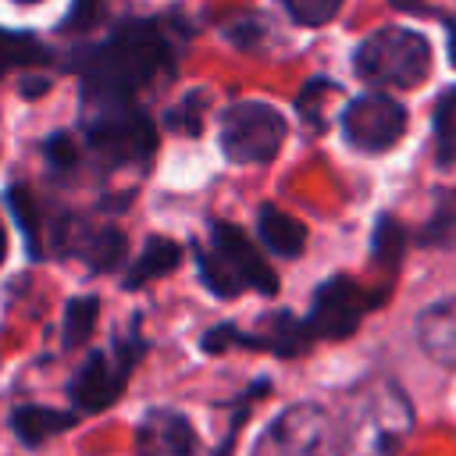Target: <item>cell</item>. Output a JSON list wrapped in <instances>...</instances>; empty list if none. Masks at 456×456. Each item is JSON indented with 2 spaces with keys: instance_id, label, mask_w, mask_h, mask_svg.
<instances>
[{
  "instance_id": "cell-1",
  "label": "cell",
  "mask_w": 456,
  "mask_h": 456,
  "mask_svg": "<svg viewBox=\"0 0 456 456\" xmlns=\"http://www.w3.org/2000/svg\"><path fill=\"white\" fill-rule=\"evenodd\" d=\"M75 68L82 71L89 96H96L103 107H110V103H125L135 89H142L150 78L167 71L171 46L153 21L125 25L100 46L82 50Z\"/></svg>"
},
{
  "instance_id": "cell-2",
  "label": "cell",
  "mask_w": 456,
  "mask_h": 456,
  "mask_svg": "<svg viewBox=\"0 0 456 456\" xmlns=\"http://www.w3.org/2000/svg\"><path fill=\"white\" fill-rule=\"evenodd\" d=\"M413 428V406L392 381H370L335 431V456H395Z\"/></svg>"
},
{
  "instance_id": "cell-3",
  "label": "cell",
  "mask_w": 456,
  "mask_h": 456,
  "mask_svg": "<svg viewBox=\"0 0 456 456\" xmlns=\"http://www.w3.org/2000/svg\"><path fill=\"white\" fill-rule=\"evenodd\" d=\"M356 71L374 86L413 89L431 75V43L403 25H385L356 46Z\"/></svg>"
},
{
  "instance_id": "cell-4",
  "label": "cell",
  "mask_w": 456,
  "mask_h": 456,
  "mask_svg": "<svg viewBox=\"0 0 456 456\" xmlns=\"http://www.w3.org/2000/svg\"><path fill=\"white\" fill-rule=\"evenodd\" d=\"M196 256H200L207 289L217 296H235L242 289H256L271 296L278 289L274 271L260 260L253 242L228 221L210 224V249H196Z\"/></svg>"
},
{
  "instance_id": "cell-5",
  "label": "cell",
  "mask_w": 456,
  "mask_h": 456,
  "mask_svg": "<svg viewBox=\"0 0 456 456\" xmlns=\"http://www.w3.org/2000/svg\"><path fill=\"white\" fill-rule=\"evenodd\" d=\"M285 118L271 103H235L221 118V150L235 164H271L285 142Z\"/></svg>"
},
{
  "instance_id": "cell-6",
  "label": "cell",
  "mask_w": 456,
  "mask_h": 456,
  "mask_svg": "<svg viewBox=\"0 0 456 456\" xmlns=\"http://www.w3.org/2000/svg\"><path fill=\"white\" fill-rule=\"evenodd\" d=\"M157 132L146 114L110 103L96 118H89V150L103 164H139L153 153Z\"/></svg>"
},
{
  "instance_id": "cell-7",
  "label": "cell",
  "mask_w": 456,
  "mask_h": 456,
  "mask_svg": "<svg viewBox=\"0 0 456 456\" xmlns=\"http://www.w3.org/2000/svg\"><path fill=\"white\" fill-rule=\"evenodd\" d=\"M342 132L353 150L385 153L406 132V110L388 96H360L342 114Z\"/></svg>"
},
{
  "instance_id": "cell-8",
  "label": "cell",
  "mask_w": 456,
  "mask_h": 456,
  "mask_svg": "<svg viewBox=\"0 0 456 456\" xmlns=\"http://www.w3.org/2000/svg\"><path fill=\"white\" fill-rule=\"evenodd\" d=\"M335 445V424L321 406H292L285 410L271 431H267V449L274 456H324Z\"/></svg>"
},
{
  "instance_id": "cell-9",
  "label": "cell",
  "mask_w": 456,
  "mask_h": 456,
  "mask_svg": "<svg viewBox=\"0 0 456 456\" xmlns=\"http://www.w3.org/2000/svg\"><path fill=\"white\" fill-rule=\"evenodd\" d=\"M370 303H374V299H370L360 285H353L349 278H331V281H324V285L317 289V296H314V310H310L306 331H310V335L342 338V335H349V331L360 324V317L367 314Z\"/></svg>"
},
{
  "instance_id": "cell-10",
  "label": "cell",
  "mask_w": 456,
  "mask_h": 456,
  "mask_svg": "<svg viewBox=\"0 0 456 456\" xmlns=\"http://www.w3.org/2000/svg\"><path fill=\"white\" fill-rule=\"evenodd\" d=\"M132 353L128 349H118L114 356L110 353H96L93 360L82 363V370L71 378L68 392H71V403L78 410H103L118 399L128 370H132Z\"/></svg>"
},
{
  "instance_id": "cell-11",
  "label": "cell",
  "mask_w": 456,
  "mask_h": 456,
  "mask_svg": "<svg viewBox=\"0 0 456 456\" xmlns=\"http://www.w3.org/2000/svg\"><path fill=\"white\" fill-rule=\"evenodd\" d=\"M135 445L139 456H192L196 431L175 410H150L135 431Z\"/></svg>"
},
{
  "instance_id": "cell-12",
  "label": "cell",
  "mask_w": 456,
  "mask_h": 456,
  "mask_svg": "<svg viewBox=\"0 0 456 456\" xmlns=\"http://www.w3.org/2000/svg\"><path fill=\"white\" fill-rule=\"evenodd\" d=\"M53 242L68 253H75L78 260H86L93 271H110L118 267V260L125 256V235L118 228H89V224H68L57 228Z\"/></svg>"
},
{
  "instance_id": "cell-13",
  "label": "cell",
  "mask_w": 456,
  "mask_h": 456,
  "mask_svg": "<svg viewBox=\"0 0 456 456\" xmlns=\"http://www.w3.org/2000/svg\"><path fill=\"white\" fill-rule=\"evenodd\" d=\"M417 342L431 360H438L445 367H456V296L442 299V303H435L420 314Z\"/></svg>"
},
{
  "instance_id": "cell-14",
  "label": "cell",
  "mask_w": 456,
  "mask_h": 456,
  "mask_svg": "<svg viewBox=\"0 0 456 456\" xmlns=\"http://www.w3.org/2000/svg\"><path fill=\"white\" fill-rule=\"evenodd\" d=\"M256 228H260V239L271 253L278 256H299L303 246H306V224L296 221L292 214L278 210V207H260V217H256Z\"/></svg>"
},
{
  "instance_id": "cell-15",
  "label": "cell",
  "mask_w": 456,
  "mask_h": 456,
  "mask_svg": "<svg viewBox=\"0 0 456 456\" xmlns=\"http://www.w3.org/2000/svg\"><path fill=\"white\" fill-rule=\"evenodd\" d=\"M178 260H182V249H178L171 239H160V235H157V239H150V242L142 246V253L135 256V264H132L125 285H128V289H139V285H146L150 278H160V274L175 271Z\"/></svg>"
},
{
  "instance_id": "cell-16",
  "label": "cell",
  "mask_w": 456,
  "mask_h": 456,
  "mask_svg": "<svg viewBox=\"0 0 456 456\" xmlns=\"http://www.w3.org/2000/svg\"><path fill=\"white\" fill-rule=\"evenodd\" d=\"M71 420H75V413L43 410V406H21V410H14L11 428L21 435V442H25V445H39V442L53 438L57 431L71 428Z\"/></svg>"
},
{
  "instance_id": "cell-17",
  "label": "cell",
  "mask_w": 456,
  "mask_h": 456,
  "mask_svg": "<svg viewBox=\"0 0 456 456\" xmlns=\"http://www.w3.org/2000/svg\"><path fill=\"white\" fill-rule=\"evenodd\" d=\"M46 61V50L32 39V36H21V32H4L0 28V78L18 68V64H39Z\"/></svg>"
},
{
  "instance_id": "cell-18",
  "label": "cell",
  "mask_w": 456,
  "mask_h": 456,
  "mask_svg": "<svg viewBox=\"0 0 456 456\" xmlns=\"http://www.w3.org/2000/svg\"><path fill=\"white\" fill-rule=\"evenodd\" d=\"M96 310L100 303L93 296H82V299H71L68 303V314H64V346H78L89 338L93 324H96Z\"/></svg>"
},
{
  "instance_id": "cell-19",
  "label": "cell",
  "mask_w": 456,
  "mask_h": 456,
  "mask_svg": "<svg viewBox=\"0 0 456 456\" xmlns=\"http://www.w3.org/2000/svg\"><path fill=\"white\" fill-rule=\"evenodd\" d=\"M403 246H406V232H403V224H399L395 217H381L378 228H374V260L395 267L399 256H403Z\"/></svg>"
},
{
  "instance_id": "cell-20",
  "label": "cell",
  "mask_w": 456,
  "mask_h": 456,
  "mask_svg": "<svg viewBox=\"0 0 456 456\" xmlns=\"http://www.w3.org/2000/svg\"><path fill=\"white\" fill-rule=\"evenodd\" d=\"M435 135H438L442 157L449 160L452 150H456V86L445 89V93L435 100Z\"/></svg>"
},
{
  "instance_id": "cell-21",
  "label": "cell",
  "mask_w": 456,
  "mask_h": 456,
  "mask_svg": "<svg viewBox=\"0 0 456 456\" xmlns=\"http://www.w3.org/2000/svg\"><path fill=\"white\" fill-rule=\"evenodd\" d=\"M281 7L306 28H317L324 21H331L342 7V0H281Z\"/></svg>"
},
{
  "instance_id": "cell-22",
  "label": "cell",
  "mask_w": 456,
  "mask_h": 456,
  "mask_svg": "<svg viewBox=\"0 0 456 456\" xmlns=\"http://www.w3.org/2000/svg\"><path fill=\"white\" fill-rule=\"evenodd\" d=\"M424 246H456V207H445L431 217V224L420 232Z\"/></svg>"
},
{
  "instance_id": "cell-23",
  "label": "cell",
  "mask_w": 456,
  "mask_h": 456,
  "mask_svg": "<svg viewBox=\"0 0 456 456\" xmlns=\"http://www.w3.org/2000/svg\"><path fill=\"white\" fill-rule=\"evenodd\" d=\"M46 160L53 164V167H71L75 164V157H78V150H75V142L64 135V132H57V135H50L46 139Z\"/></svg>"
},
{
  "instance_id": "cell-24",
  "label": "cell",
  "mask_w": 456,
  "mask_h": 456,
  "mask_svg": "<svg viewBox=\"0 0 456 456\" xmlns=\"http://www.w3.org/2000/svg\"><path fill=\"white\" fill-rule=\"evenodd\" d=\"M96 11H100V0H75L68 25H86V21H93V18H96Z\"/></svg>"
},
{
  "instance_id": "cell-25",
  "label": "cell",
  "mask_w": 456,
  "mask_h": 456,
  "mask_svg": "<svg viewBox=\"0 0 456 456\" xmlns=\"http://www.w3.org/2000/svg\"><path fill=\"white\" fill-rule=\"evenodd\" d=\"M392 7H399V11H413V7H420L424 0H388Z\"/></svg>"
},
{
  "instance_id": "cell-26",
  "label": "cell",
  "mask_w": 456,
  "mask_h": 456,
  "mask_svg": "<svg viewBox=\"0 0 456 456\" xmlns=\"http://www.w3.org/2000/svg\"><path fill=\"white\" fill-rule=\"evenodd\" d=\"M449 57H452V64H456V25L449 28Z\"/></svg>"
},
{
  "instance_id": "cell-27",
  "label": "cell",
  "mask_w": 456,
  "mask_h": 456,
  "mask_svg": "<svg viewBox=\"0 0 456 456\" xmlns=\"http://www.w3.org/2000/svg\"><path fill=\"white\" fill-rule=\"evenodd\" d=\"M4 253H7V228H4V221H0V264H4Z\"/></svg>"
},
{
  "instance_id": "cell-28",
  "label": "cell",
  "mask_w": 456,
  "mask_h": 456,
  "mask_svg": "<svg viewBox=\"0 0 456 456\" xmlns=\"http://www.w3.org/2000/svg\"><path fill=\"white\" fill-rule=\"evenodd\" d=\"M14 4H39V0H14Z\"/></svg>"
}]
</instances>
